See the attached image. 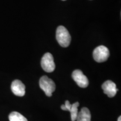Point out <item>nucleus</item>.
<instances>
[{"mask_svg": "<svg viewBox=\"0 0 121 121\" xmlns=\"http://www.w3.org/2000/svg\"><path fill=\"white\" fill-rule=\"evenodd\" d=\"M56 39L60 46L67 47L71 43V38L67 29L65 26H59L56 30Z\"/></svg>", "mask_w": 121, "mask_h": 121, "instance_id": "nucleus-1", "label": "nucleus"}, {"mask_svg": "<svg viewBox=\"0 0 121 121\" xmlns=\"http://www.w3.org/2000/svg\"><path fill=\"white\" fill-rule=\"evenodd\" d=\"M39 86L47 96H51L55 91L56 84L52 79L47 76H43L39 80Z\"/></svg>", "mask_w": 121, "mask_h": 121, "instance_id": "nucleus-2", "label": "nucleus"}, {"mask_svg": "<svg viewBox=\"0 0 121 121\" xmlns=\"http://www.w3.org/2000/svg\"><path fill=\"white\" fill-rule=\"evenodd\" d=\"M93 56L95 61L101 63L108 60L110 53L108 48L104 45H100L94 50Z\"/></svg>", "mask_w": 121, "mask_h": 121, "instance_id": "nucleus-3", "label": "nucleus"}, {"mask_svg": "<svg viewBox=\"0 0 121 121\" xmlns=\"http://www.w3.org/2000/svg\"><path fill=\"white\" fill-rule=\"evenodd\" d=\"M42 68L47 72H52L55 69L56 65L52 54L50 53L44 54L41 60Z\"/></svg>", "mask_w": 121, "mask_h": 121, "instance_id": "nucleus-4", "label": "nucleus"}, {"mask_svg": "<svg viewBox=\"0 0 121 121\" xmlns=\"http://www.w3.org/2000/svg\"><path fill=\"white\" fill-rule=\"evenodd\" d=\"M72 77L73 80L76 82L79 87L85 88L88 86V78L80 69H76L73 71L72 74Z\"/></svg>", "mask_w": 121, "mask_h": 121, "instance_id": "nucleus-5", "label": "nucleus"}, {"mask_svg": "<svg viewBox=\"0 0 121 121\" xmlns=\"http://www.w3.org/2000/svg\"><path fill=\"white\" fill-rule=\"evenodd\" d=\"M104 93L109 98H113L116 96L118 89L116 87V85L111 80H107L102 85Z\"/></svg>", "mask_w": 121, "mask_h": 121, "instance_id": "nucleus-6", "label": "nucleus"}, {"mask_svg": "<svg viewBox=\"0 0 121 121\" xmlns=\"http://www.w3.org/2000/svg\"><path fill=\"white\" fill-rule=\"evenodd\" d=\"M11 89L13 94L18 96H23L25 94V86L20 80H15L11 85Z\"/></svg>", "mask_w": 121, "mask_h": 121, "instance_id": "nucleus-7", "label": "nucleus"}, {"mask_svg": "<svg viewBox=\"0 0 121 121\" xmlns=\"http://www.w3.org/2000/svg\"><path fill=\"white\" fill-rule=\"evenodd\" d=\"M91 115L90 112L87 108L84 107L78 113L76 121H91Z\"/></svg>", "mask_w": 121, "mask_h": 121, "instance_id": "nucleus-8", "label": "nucleus"}, {"mask_svg": "<svg viewBox=\"0 0 121 121\" xmlns=\"http://www.w3.org/2000/svg\"><path fill=\"white\" fill-rule=\"evenodd\" d=\"M9 119L10 121H28V119L24 116L17 112H13L10 113Z\"/></svg>", "mask_w": 121, "mask_h": 121, "instance_id": "nucleus-9", "label": "nucleus"}, {"mask_svg": "<svg viewBox=\"0 0 121 121\" xmlns=\"http://www.w3.org/2000/svg\"><path fill=\"white\" fill-rule=\"evenodd\" d=\"M79 106V103L76 102L73 104H72L71 107L69 108L68 111H69L71 113V118L72 121H76L77 116L78 114V107Z\"/></svg>", "mask_w": 121, "mask_h": 121, "instance_id": "nucleus-10", "label": "nucleus"}, {"mask_svg": "<svg viewBox=\"0 0 121 121\" xmlns=\"http://www.w3.org/2000/svg\"><path fill=\"white\" fill-rule=\"evenodd\" d=\"M121 116H119L118 118V121H121Z\"/></svg>", "mask_w": 121, "mask_h": 121, "instance_id": "nucleus-11", "label": "nucleus"}, {"mask_svg": "<svg viewBox=\"0 0 121 121\" xmlns=\"http://www.w3.org/2000/svg\"><path fill=\"white\" fill-rule=\"evenodd\" d=\"M62 1H66V0H62Z\"/></svg>", "mask_w": 121, "mask_h": 121, "instance_id": "nucleus-12", "label": "nucleus"}]
</instances>
